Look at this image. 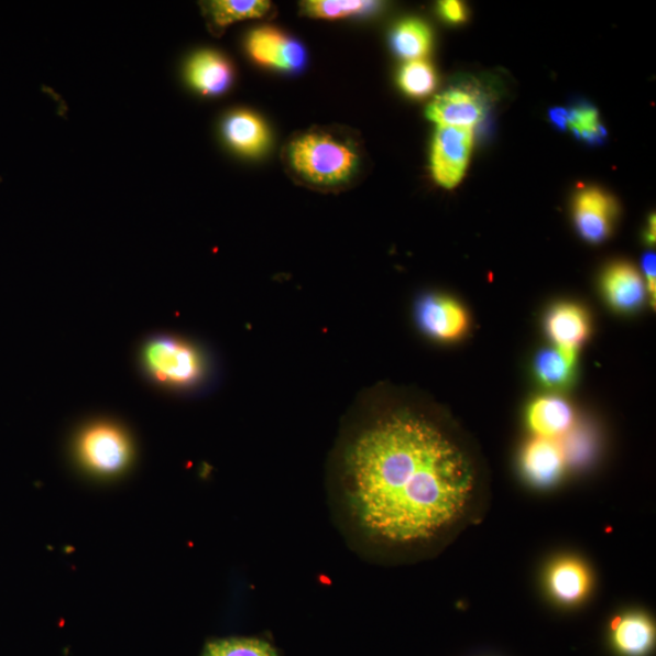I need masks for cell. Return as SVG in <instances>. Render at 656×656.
<instances>
[{
	"instance_id": "cell-1",
	"label": "cell",
	"mask_w": 656,
	"mask_h": 656,
	"mask_svg": "<svg viewBox=\"0 0 656 656\" xmlns=\"http://www.w3.org/2000/svg\"><path fill=\"white\" fill-rule=\"evenodd\" d=\"M332 483L349 532L393 558L438 553L483 505L461 441L438 417L408 404L359 405L338 441Z\"/></svg>"
},
{
	"instance_id": "cell-2",
	"label": "cell",
	"mask_w": 656,
	"mask_h": 656,
	"mask_svg": "<svg viewBox=\"0 0 656 656\" xmlns=\"http://www.w3.org/2000/svg\"><path fill=\"white\" fill-rule=\"evenodd\" d=\"M283 158L293 179L326 193L348 189L362 167L359 143L338 129L315 128L293 136Z\"/></svg>"
},
{
	"instance_id": "cell-3",
	"label": "cell",
	"mask_w": 656,
	"mask_h": 656,
	"mask_svg": "<svg viewBox=\"0 0 656 656\" xmlns=\"http://www.w3.org/2000/svg\"><path fill=\"white\" fill-rule=\"evenodd\" d=\"M139 359L149 381L172 392H198L212 379V362L206 351L183 337L151 336Z\"/></svg>"
},
{
	"instance_id": "cell-4",
	"label": "cell",
	"mask_w": 656,
	"mask_h": 656,
	"mask_svg": "<svg viewBox=\"0 0 656 656\" xmlns=\"http://www.w3.org/2000/svg\"><path fill=\"white\" fill-rule=\"evenodd\" d=\"M81 464L94 474H120L131 463L133 448L125 431L108 422L81 430L76 445Z\"/></svg>"
},
{
	"instance_id": "cell-5",
	"label": "cell",
	"mask_w": 656,
	"mask_h": 656,
	"mask_svg": "<svg viewBox=\"0 0 656 656\" xmlns=\"http://www.w3.org/2000/svg\"><path fill=\"white\" fill-rule=\"evenodd\" d=\"M473 143V129L438 127L433 139L430 166L433 177L445 189H453L463 179Z\"/></svg>"
},
{
	"instance_id": "cell-6",
	"label": "cell",
	"mask_w": 656,
	"mask_h": 656,
	"mask_svg": "<svg viewBox=\"0 0 656 656\" xmlns=\"http://www.w3.org/2000/svg\"><path fill=\"white\" fill-rule=\"evenodd\" d=\"M245 46L254 63L276 72L295 74L307 65L308 55L303 44L272 26L253 30Z\"/></svg>"
},
{
	"instance_id": "cell-7",
	"label": "cell",
	"mask_w": 656,
	"mask_h": 656,
	"mask_svg": "<svg viewBox=\"0 0 656 656\" xmlns=\"http://www.w3.org/2000/svg\"><path fill=\"white\" fill-rule=\"evenodd\" d=\"M417 325L426 336L438 342L459 341L470 327L466 309L453 298L428 295L416 306Z\"/></svg>"
},
{
	"instance_id": "cell-8",
	"label": "cell",
	"mask_w": 656,
	"mask_h": 656,
	"mask_svg": "<svg viewBox=\"0 0 656 656\" xmlns=\"http://www.w3.org/2000/svg\"><path fill=\"white\" fill-rule=\"evenodd\" d=\"M617 212L615 201L600 189H584L573 206V218L580 236L591 243L603 242L611 236Z\"/></svg>"
},
{
	"instance_id": "cell-9",
	"label": "cell",
	"mask_w": 656,
	"mask_h": 656,
	"mask_svg": "<svg viewBox=\"0 0 656 656\" xmlns=\"http://www.w3.org/2000/svg\"><path fill=\"white\" fill-rule=\"evenodd\" d=\"M485 103L470 89L453 88L440 94L427 109V117L438 125L473 129L484 120Z\"/></svg>"
},
{
	"instance_id": "cell-10",
	"label": "cell",
	"mask_w": 656,
	"mask_h": 656,
	"mask_svg": "<svg viewBox=\"0 0 656 656\" xmlns=\"http://www.w3.org/2000/svg\"><path fill=\"white\" fill-rule=\"evenodd\" d=\"M521 464L528 482L547 488L558 482L568 463L559 439L534 437L525 445Z\"/></svg>"
},
{
	"instance_id": "cell-11",
	"label": "cell",
	"mask_w": 656,
	"mask_h": 656,
	"mask_svg": "<svg viewBox=\"0 0 656 656\" xmlns=\"http://www.w3.org/2000/svg\"><path fill=\"white\" fill-rule=\"evenodd\" d=\"M602 289L611 307L621 313L639 309L647 296L646 280L637 267L626 262H617L606 269Z\"/></svg>"
},
{
	"instance_id": "cell-12",
	"label": "cell",
	"mask_w": 656,
	"mask_h": 656,
	"mask_svg": "<svg viewBox=\"0 0 656 656\" xmlns=\"http://www.w3.org/2000/svg\"><path fill=\"white\" fill-rule=\"evenodd\" d=\"M545 328L556 347L578 350L590 337V315L579 304L559 303L547 313Z\"/></svg>"
},
{
	"instance_id": "cell-13",
	"label": "cell",
	"mask_w": 656,
	"mask_h": 656,
	"mask_svg": "<svg viewBox=\"0 0 656 656\" xmlns=\"http://www.w3.org/2000/svg\"><path fill=\"white\" fill-rule=\"evenodd\" d=\"M526 424L534 437L560 439L576 427V412L559 396H542L526 409Z\"/></svg>"
},
{
	"instance_id": "cell-14",
	"label": "cell",
	"mask_w": 656,
	"mask_h": 656,
	"mask_svg": "<svg viewBox=\"0 0 656 656\" xmlns=\"http://www.w3.org/2000/svg\"><path fill=\"white\" fill-rule=\"evenodd\" d=\"M591 573L581 560L564 557L554 561L547 571V588L554 599L565 605L584 600L591 590Z\"/></svg>"
},
{
	"instance_id": "cell-15",
	"label": "cell",
	"mask_w": 656,
	"mask_h": 656,
	"mask_svg": "<svg viewBox=\"0 0 656 656\" xmlns=\"http://www.w3.org/2000/svg\"><path fill=\"white\" fill-rule=\"evenodd\" d=\"M229 145L241 155L258 157L271 145V132L260 116L240 110L232 112L222 127Z\"/></svg>"
},
{
	"instance_id": "cell-16",
	"label": "cell",
	"mask_w": 656,
	"mask_h": 656,
	"mask_svg": "<svg viewBox=\"0 0 656 656\" xmlns=\"http://www.w3.org/2000/svg\"><path fill=\"white\" fill-rule=\"evenodd\" d=\"M186 74L192 86L205 96L226 92L233 80V68L228 58L210 51L194 55Z\"/></svg>"
},
{
	"instance_id": "cell-17",
	"label": "cell",
	"mask_w": 656,
	"mask_h": 656,
	"mask_svg": "<svg viewBox=\"0 0 656 656\" xmlns=\"http://www.w3.org/2000/svg\"><path fill=\"white\" fill-rule=\"evenodd\" d=\"M614 647L626 656H644L653 648L655 628L643 613H627L612 623Z\"/></svg>"
},
{
	"instance_id": "cell-18",
	"label": "cell",
	"mask_w": 656,
	"mask_h": 656,
	"mask_svg": "<svg viewBox=\"0 0 656 656\" xmlns=\"http://www.w3.org/2000/svg\"><path fill=\"white\" fill-rule=\"evenodd\" d=\"M577 359L576 349L555 346L538 351L534 362L538 382L554 391L567 389L576 376Z\"/></svg>"
},
{
	"instance_id": "cell-19",
	"label": "cell",
	"mask_w": 656,
	"mask_h": 656,
	"mask_svg": "<svg viewBox=\"0 0 656 656\" xmlns=\"http://www.w3.org/2000/svg\"><path fill=\"white\" fill-rule=\"evenodd\" d=\"M210 29L219 32L233 22L264 18L272 9L265 0H216L204 6Z\"/></svg>"
},
{
	"instance_id": "cell-20",
	"label": "cell",
	"mask_w": 656,
	"mask_h": 656,
	"mask_svg": "<svg viewBox=\"0 0 656 656\" xmlns=\"http://www.w3.org/2000/svg\"><path fill=\"white\" fill-rule=\"evenodd\" d=\"M431 32L424 21L407 19L392 33L394 52L408 62L424 61L431 48Z\"/></svg>"
},
{
	"instance_id": "cell-21",
	"label": "cell",
	"mask_w": 656,
	"mask_h": 656,
	"mask_svg": "<svg viewBox=\"0 0 656 656\" xmlns=\"http://www.w3.org/2000/svg\"><path fill=\"white\" fill-rule=\"evenodd\" d=\"M379 7L380 3L368 0H309L302 3L304 14L326 20L370 14Z\"/></svg>"
},
{
	"instance_id": "cell-22",
	"label": "cell",
	"mask_w": 656,
	"mask_h": 656,
	"mask_svg": "<svg viewBox=\"0 0 656 656\" xmlns=\"http://www.w3.org/2000/svg\"><path fill=\"white\" fill-rule=\"evenodd\" d=\"M438 77L435 67L425 61L408 62L400 74V86L408 97L422 99L436 90Z\"/></svg>"
},
{
	"instance_id": "cell-23",
	"label": "cell",
	"mask_w": 656,
	"mask_h": 656,
	"mask_svg": "<svg viewBox=\"0 0 656 656\" xmlns=\"http://www.w3.org/2000/svg\"><path fill=\"white\" fill-rule=\"evenodd\" d=\"M568 129L576 134L578 139L591 145L601 144L606 136L599 111L588 102H581L568 110Z\"/></svg>"
},
{
	"instance_id": "cell-24",
	"label": "cell",
	"mask_w": 656,
	"mask_h": 656,
	"mask_svg": "<svg viewBox=\"0 0 656 656\" xmlns=\"http://www.w3.org/2000/svg\"><path fill=\"white\" fill-rule=\"evenodd\" d=\"M203 656H278L267 642L251 637H232L207 644Z\"/></svg>"
},
{
	"instance_id": "cell-25",
	"label": "cell",
	"mask_w": 656,
	"mask_h": 656,
	"mask_svg": "<svg viewBox=\"0 0 656 656\" xmlns=\"http://www.w3.org/2000/svg\"><path fill=\"white\" fill-rule=\"evenodd\" d=\"M440 15L450 23H461L467 19V10L461 2L445 0L439 3Z\"/></svg>"
},
{
	"instance_id": "cell-26",
	"label": "cell",
	"mask_w": 656,
	"mask_h": 656,
	"mask_svg": "<svg viewBox=\"0 0 656 656\" xmlns=\"http://www.w3.org/2000/svg\"><path fill=\"white\" fill-rule=\"evenodd\" d=\"M642 266L647 277V288L653 293V298H655V254L652 252L644 254Z\"/></svg>"
},
{
	"instance_id": "cell-27",
	"label": "cell",
	"mask_w": 656,
	"mask_h": 656,
	"mask_svg": "<svg viewBox=\"0 0 656 656\" xmlns=\"http://www.w3.org/2000/svg\"><path fill=\"white\" fill-rule=\"evenodd\" d=\"M568 110L564 108H555L549 111V120L555 124L559 131H567L568 129Z\"/></svg>"
},
{
	"instance_id": "cell-28",
	"label": "cell",
	"mask_w": 656,
	"mask_h": 656,
	"mask_svg": "<svg viewBox=\"0 0 656 656\" xmlns=\"http://www.w3.org/2000/svg\"><path fill=\"white\" fill-rule=\"evenodd\" d=\"M646 239L649 243L655 242V217L654 216L649 220V226H648L647 232H646Z\"/></svg>"
}]
</instances>
